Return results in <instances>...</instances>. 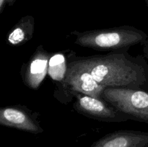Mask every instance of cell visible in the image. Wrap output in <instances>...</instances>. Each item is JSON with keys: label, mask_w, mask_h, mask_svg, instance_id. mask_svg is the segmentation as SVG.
I'll return each mask as SVG.
<instances>
[{"label": "cell", "mask_w": 148, "mask_h": 147, "mask_svg": "<svg viewBox=\"0 0 148 147\" xmlns=\"http://www.w3.org/2000/svg\"><path fill=\"white\" fill-rule=\"evenodd\" d=\"M143 56H145L147 61H148V39L144 42L143 45Z\"/></svg>", "instance_id": "8fae6325"}, {"label": "cell", "mask_w": 148, "mask_h": 147, "mask_svg": "<svg viewBox=\"0 0 148 147\" xmlns=\"http://www.w3.org/2000/svg\"><path fill=\"white\" fill-rule=\"evenodd\" d=\"M75 43L83 48L99 51L129 50L137 45H143L148 39L147 33L131 25L70 33Z\"/></svg>", "instance_id": "7a4b0ae2"}, {"label": "cell", "mask_w": 148, "mask_h": 147, "mask_svg": "<svg viewBox=\"0 0 148 147\" xmlns=\"http://www.w3.org/2000/svg\"><path fill=\"white\" fill-rule=\"evenodd\" d=\"M38 115L25 106L11 105L0 108V124L33 134L40 133L43 129L38 121Z\"/></svg>", "instance_id": "8992f818"}, {"label": "cell", "mask_w": 148, "mask_h": 147, "mask_svg": "<svg viewBox=\"0 0 148 147\" xmlns=\"http://www.w3.org/2000/svg\"><path fill=\"white\" fill-rule=\"evenodd\" d=\"M66 59L68 65L88 71L106 88L148 91V61L144 56H132L128 50L88 56L72 52Z\"/></svg>", "instance_id": "6da1fadb"}, {"label": "cell", "mask_w": 148, "mask_h": 147, "mask_svg": "<svg viewBox=\"0 0 148 147\" xmlns=\"http://www.w3.org/2000/svg\"><path fill=\"white\" fill-rule=\"evenodd\" d=\"M105 89L88 71L68 65L64 79L56 83L53 96L61 103L67 104L77 94L101 98Z\"/></svg>", "instance_id": "3957f363"}, {"label": "cell", "mask_w": 148, "mask_h": 147, "mask_svg": "<svg viewBox=\"0 0 148 147\" xmlns=\"http://www.w3.org/2000/svg\"><path fill=\"white\" fill-rule=\"evenodd\" d=\"M90 147H148V133L118 131L104 135Z\"/></svg>", "instance_id": "ba28073f"}, {"label": "cell", "mask_w": 148, "mask_h": 147, "mask_svg": "<svg viewBox=\"0 0 148 147\" xmlns=\"http://www.w3.org/2000/svg\"><path fill=\"white\" fill-rule=\"evenodd\" d=\"M67 59L62 53L52 54L49 59L48 74L53 81L60 82L64 79L67 71Z\"/></svg>", "instance_id": "30bf717a"}, {"label": "cell", "mask_w": 148, "mask_h": 147, "mask_svg": "<svg viewBox=\"0 0 148 147\" xmlns=\"http://www.w3.org/2000/svg\"><path fill=\"white\" fill-rule=\"evenodd\" d=\"M75 98L74 110L91 119L106 122H121L131 120L130 116L102 98L83 94H77Z\"/></svg>", "instance_id": "5b68a950"}, {"label": "cell", "mask_w": 148, "mask_h": 147, "mask_svg": "<svg viewBox=\"0 0 148 147\" xmlns=\"http://www.w3.org/2000/svg\"><path fill=\"white\" fill-rule=\"evenodd\" d=\"M51 53L48 52L42 45H39L27 63L20 69V75L27 87L36 90L40 87L48 74L49 59Z\"/></svg>", "instance_id": "52a82bcc"}, {"label": "cell", "mask_w": 148, "mask_h": 147, "mask_svg": "<svg viewBox=\"0 0 148 147\" xmlns=\"http://www.w3.org/2000/svg\"><path fill=\"white\" fill-rule=\"evenodd\" d=\"M147 4H148V1H147Z\"/></svg>", "instance_id": "7c38bea8"}, {"label": "cell", "mask_w": 148, "mask_h": 147, "mask_svg": "<svg viewBox=\"0 0 148 147\" xmlns=\"http://www.w3.org/2000/svg\"><path fill=\"white\" fill-rule=\"evenodd\" d=\"M35 19L33 16L23 17L7 33L6 43L10 46H21L31 40L35 33Z\"/></svg>", "instance_id": "9c48e42d"}, {"label": "cell", "mask_w": 148, "mask_h": 147, "mask_svg": "<svg viewBox=\"0 0 148 147\" xmlns=\"http://www.w3.org/2000/svg\"><path fill=\"white\" fill-rule=\"evenodd\" d=\"M101 98L130 117L148 123V91L125 88H106Z\"/></svg>", "instance_id": "277c9868"}]
</instances>
